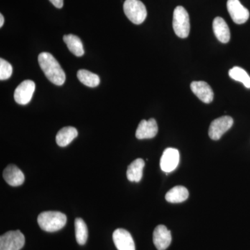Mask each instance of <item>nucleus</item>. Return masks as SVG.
Masks as SVG:
<instances>
[{"label":"nucleus","instance_id":"obj_21","mask_svg":"<svg viewBox=\"0 0 250 250\" xmlns=\"http://www.w3.org/2000/svg\"><path fill=\"white\" fill-rule=\"evenodd\" d=\"M75 236L78 244L83 246L88 239V228L83 219L77 218L75 221Z\"/></svg>","mask_w":250,"mask_h":250},{"label":"nucleus","instance_id":"obj_6","mask_svg":"<svg viewBox=\"0 0 250 250\" xmlns=\"http://www.w3.org/2000/svg\"><path fill=\"white\" fill-rule=\"evenodd\" d=\"M233 124L232 118L230 116H223L217 118L212 122L208 129V136L213 141H218L231 129Z\"/></svg>","mask_w":250,"mask_h":250},{"label":"nucleus","instance_id":"obj_24","mask_svg":"<svg viewBox=\"0 0 250 250\" xmlns=\"http://www.w3.org/2000/svg\"><path fill=\"white\" fill-rule=\"evenodd\" d=\"M49 1L55 7L58 8V9H62V6H63V0H49Z\"/></svg>","mask_w":250,"mask_h":250},{"label":"nucleus","instance_id":"obj_17","mask_svg":"<svg viewBox=\"0 0 250 250\" xmlns=\"http://www.w3.org/2000/svg\"><path fill=\"white\" fill-rule=\"evenodd\" d=\"M145 161L142 159H137L133 161L128 167L126 177L130 182H139L143 177V170Z\"/></svg>","mask_w":250,"mask_h":250},{"label":"nucleus","instance_id":"obj_23","mask_svg":"<svg viewBox=\"0 0 250 250\" xmlns=\"http://www.w3.org/2000/svg\"><path fill=\"white\" fill-rule=\"evenodd\" d=\"M12 65L4 59H0V80H8L12 75Z\"/></svg>","mask_w":250,"mask_h":250},{"label":"nucleus","instance_id":"obj_25","mask_svg":"<svg viewBox=\"0 0 250 250\" xmlns=\"http://www.w3.org/2000/svg\"><path fill=\"white\" fill-rule=\"evenodd\" d=\"M4 16H2V14H0V27H2L3 24H4Z\"/></svg>","mask_w":250,"mask_h":250},{"label":"nucleus","instance_id":"obj_7","mask_svg":"<svg viewBox=\"0 0 250 250\" xmlns=\"http://www.w3.org/2000/svg\"><path fill=\"white\" fill-rule=\"evenodd\" d=\"M227 7L231 19L236 24H244L250 18V11L239 0H228Z\"/></svg>","mask_w":250,"mask_h":250},{"label":"nucleus","instance_id":"obj_4","mask_svg":"<svg viewBox=\"0 0 250 250\" xmlns=\"http://www.w3.org/2000/svg\"><path fill=\"white\" fill-rule=\"evenodd\" d=\"M123 9L126 17L134 24H142L147 18V9L140 0H126Z\"/></svg>","mask_w":250,"mask_h":250},{"label":"nucleus","instance_id":"obj_8","mask_svg":"<svg viewBox=\"0 0 250 250\" xmlns=\"http://www.w3.org/2000/svg\"><path fill=\"white\" fill-rule=\"evenodd\" d=\"M36 89V84L33 81L22 82L14 92V100L21 105H26L30 103Z\"/></svg>","mask_w":250,"mask_h":250},{"label":"nucleus","instance_id":"obj_9","mask_svg":"<svg viewBox=\"0 0 250 250\" xmlns=\"http://www.w3.org/2000/svg\"><path fill=\"white\" fill-rule=\"evenodd\" d=\"M179 163V152L174 148H167L161 156V170L166 174L170 173L177 168Z\"/></svg>","mask_w":250,"mask_h":250},{"label":"nucleus","instance_id":"obj_13","mask_svg":"<svg viewBox=\"0 0 250 250\" xmlns=\"http://www.w3.org/2000/svg\"><path fill=\"white\" fill-rule=\"evenodd\" d=\"M190 88L192 93L204 103L209 104L213 101L214 93L207 82L202 81L192 82Z\"/></svg>","mask_w":250,"mask_h":250},{"label":"nucleus","instance_id":"obj_16","mask_svg":"<svg viewBox=\"0 0 250 250\" xmlns=\"http://www.w3.org/2000/svg\"><path fill=\"white\" fill-rule=\"evenodd\" d=\"M78 136V131L73 126H65L57 133L56 141L60 147L68 146Z\"/></svg>","mask_w":250,"mask_h":250},{"label":"nucleus","instance_id":"obj_19","mask_svg":"<svg viewBox=\"0 0 250 250\" xmlns=\"http://www.w3.org/2000/svg\"><path fill=\"white\" fill-rule=\"evenodd\" d=\"M63 41L66 43L67 48L76 57H82L84 54L83 44L78 36L68 34L63 36Z\"/></svg>","mask_w":250,"mask_h":250},{"label":"nucleus","instance_id":"obj_20","mask_svg":"<svg viewBox=\"0 0 250 250\" xmlns=\"http://www.w3.org/2000/svg\"><path fill=\"white\" fill-rule=\"evenodd\" d=\"M77 75L79 80L86 86L95 88L100 84V77L93 72L86 70H80L77 72Z\"/></svg>","mask_w":250,"mask_h":250},{"label":"nucleus","instance_id":"obj_2","mask_svg":"<svg viewBox=\"0 0 250 250\" xmlns=\"http://www.w3.org/2000/svg\"><path fill=\"white\" fill-rule=\"evenodd\" d=\"M66 222V215L59 211L42 212L38 217V223L41 229L47 232H55L62 229Z\"/></svg>","mask_w":250,"mask_h":250},{"label":"nucleus","instance_id":"obj_18","mask_svg":"<svg viewBox=\"0 0 250 250\" xmlns=\"http://www.w3.org/2000/svg\"><path fill=\"white\" fill-rule=\"evenodd\" d=\"M189 192L187 188L177 186L170 189L166 195V200L170 203H181L187 200Z\"/></svg>","mask_w":250,"mask_h":250},{"label":"nucleus","instance_id":"obj_5","mask_svg":"<svg viewBox=\"0 0 250 250\" xmlns=\"http://www.w3.org/2000/svg\"><path fill=\"white\" fill-rule=\"evenodd\" d=\"M24 243L25 238L21 231H8L0 237V250H21Z\"/></svg>","mask_w":250,"mask_h":250},{"label":"nucleus","instance_id":"obj_12","mask_svg":"<svg viewBox=\"0 0 250 250\" xmlns=\"http://www.w3.org/2000/svg\"><path fill=\"white\" fill-rule=\"evenodd\" d=\"M157 133L158 125L154 118L148 121L143 120L136 129V137L139 140L153 139Z\"/></svg>","mask_w":250,"mask_h":250},{"label":"nucleus","instance_id":"obj_3","mask_svg":"<svg viewBox=\"0 0 250 250\" xmlns=\"http://www.w3.org/2000/svg\"><path fill=\"white\" fill-rule=\"evenodd\" d=\"M172 26L176 35L181 39H186L190 33V19L187 10L183 6L175 8L173 14Z\"/></svg>","mask_w":250,"mask_h":250},{"label":"nucleus","instance_id":"obj_11","mask_svg":"<svg viewBox=\"0 0 250 250\" xmlns=\"http://www.w3.org/2000/svg\"><path fill=\"white\" fill-rule=\"evenodd\" d=\"M172 242L170 231L164 225H158L153 232V243L158 250H166Z\"/></svg>","mask_w":250,"mask_h":250},{"label":"nucleus","instance_id":"obj_22","mask_svg":"<svg viewBox=\"0 0 250 250\" xmlns=\"http://www.w3.org/2000/svg\"><path fill=\"white\" fill-rule=\"evenodd\" d=\"M229 75L233 80L241 82L247 88H250V77L244 69L238 66L233 67L229 71Z\"/></svg>","mask_w":250,"mask_h":250},{"label":"nucleus","instance_id":"obj_14","mask_svg":"<svg viewBox=\"0 0 250 250\" xmlns=\"http://www.w3.org/2000/svg\"><path fill=\"white\" fill-rule=\"evenodd\" d=\"M3 177L6 183L12 187H19L24 182V175L17 166L9 165L5 168Z\"/></svg>","mask_w":250,"mask_h":250},{"label":"nucleus","instance_id":"obj_1","mask_svg":"<svg viewBox=\"0 0 250 250\" xmlns=\"http://www.w3.org/2000/svg\"><path fill=\"white\" fill-rule=\"evenodd\" d=\"M38 60L46 77L52 83L57 85H62L65 83V72L53 55L48 52H42L39 54Z\"/></svg>","mask_w":250,"mask_h":250},{"label":"nucleus","instance_id":"obj_10","mask_svg":"<svg viewBox=\"0 0 250 250\" xmlns=\"http://www.w3.org/2000/svg\"><path fill=\"white\" fill-rule=\"evenodd\" d=\"M113 240L118 250H136L131 233L124 229H118L113 233Z\"/></svg>","mask_w":250,"mask_h":250},{"label":"nucleus","instance_id":"obj_15","mask_svg":"<svg viewBox=\"0 0 250 250\" xmlns=\"http://www.w3.org/2000/svg\"><path fill=\"white\" fill-rule=\"evenodd\" d=\"M213 32L218 40L223 43H228L230 41L231 34L229 28L225 20L221 17L215 18L213 22Z\"/></svg>","mask_w":250,"mask_h":250}]
</instances>
